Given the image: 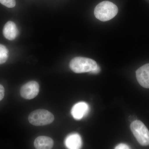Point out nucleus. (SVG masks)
Masks as SVG:
<instances>
[{
	"label": "nucleus",
	"mask_w": 149,
	"mask_h": 149,
	"mask_svg": "<svg viewBox=\"0 0 149 149\" xmlns=\"http://www.w3.org/2000/svg\"><path fill=\"white\" fill-rule=\"evenodd\" d=\"M98 65L94 60L83 57H76L71 60L69 66L76 73L90 72L95 69Z\"/></svg>",
	"instance_id": "f03ea898"
},
{
	"label": "nucleus",
	"mask_w": 149,
	"mask_h": 149,
	"mask_svg": "<svg viewBox=\"0 0 149 149\" xmlns=\"http://www.w3.org/2000/svg\"><path fill=\"white\" fill-rule=\"evenodd\" d=\"M130 129L138 142L143 146L149 145V131L143 122L139 120L133 121Z\"/></svg>",
	"instance_id": "20e7f679"
},
{
	"label": "nucleus",
	"mask_w": 149,
	"mask_h": 149,
	"mask_svg": "<svg viewBox=\"0 0 149 149\" xmlns=\"http://www.w3.org/2000/svg\"><path fill=\"white\" fill-rule=\"evenodd\" d=\"M40 91V86L37 82L31 81L21 87L20 95L22 97L27 100L34 98L38 95Z\"/></svg>",
	"instance_id": "39448f33"
},
{
	"label": "nucleus",
	"mask_w": 149,
	"mask_h": 149,
	"mask_svg": "<svg viewBox=\"0 0 149 149\" xmlns=\"http://www.w3.org/2000/svg\"><path fill=\"white\" fill-rule=\"evenodd\" d=\"M100 67L98 65L97 66V68H96L94 70H93V71H91V72H90V73H92V74H97V73H98L99 72H100Z\"/></svg>",
	"instance_id": "2eb2a0df"
},
{
	"label": "nucleus",
	"mask_w": 149,
	"mask_h": 149,
	"mask_svg": "<svg viewBox=\"0 0 149 149\" xmlns=\"http://www.w3.org/2000/svg\"><path fill=\"white\" fill-rule=\"evenodd\" d=\"M65 143L67 148L70 149L81 148L83 144L81 136L76 133L68 135L65 139Z\"/></svg>",
	"instance_id": "6e6552de"
},
{
	"label": "nucleus",
	"mask_w": 149,
	"mask_h": 149,
	"mask_svg": "<svg viewBox=\"0 0 149 149\" xmlns=\"http://www.w3.org/2000/svg\"><path fill=\"white\" fill-rule=\"evenodd\" d=\"M130 148V147L128 145L123 143L118 144L115 148V149H128Z\"/></svg>",
	"instance_id": "ddd939ff"
},
{
	"label": "nucleus",
	"mask_w": 149,
	"mask_h": 149,
	"mask_svg": "<svg viewBox=\"0 0 149 149\" xmlns=\"http://www.w3.org/2000/svg\"><path fill=\"white\" fill-rule=\"evenodd\" d=\"M8 56V50L3 45L0 44V64L5 63Z\"/></svg>",
	"instance_id": "9b49d317"
},
{
	"label": "nucleus",
	"mask_w": 149,
	"mask_h": 149,
	"mask_svg": "<svg viewBox=\"0 0 149 149\" xmlns=\"http://www.w3.org/2000/svg\"><path fill=\"white\" fill-rule=\"evenodd\" d=\"M3 35L7 40H13L17 37L18 30L16 24L12 21H8L4 26Z\"/></svg>",
	"instance_id": "1a4fd4ad"
},
{
	"label": "nucleus",
	"mask_w": 149,
	"mask_h": 149,
	"mask_svg": "<svg viewBox=\"0 0 149 149\" xmlns=\"http://www.w3.org/2000/svg\"><path fill=\"white\" fill-rule=\"evenodd\" d=\"M118 12L117 6L109 1H104L98 4L94 10L96 18L102 21L110 20L116 16Z\"/></svg>",
	"instance_id": "f257e3e1"
},
{
	"label": "nucleus",
	"mask_w": 149,
	"mask_h": 149,
	"mask_svg": "<svg viewBox=\"0 0 149 149\" xmlns=\"http://www.w3.org/2000/svg\"><path fill=\"white\" fill-rule=\"evenodd\" d=\"M90 111V107L87 103L79 102L75 104L71 110L72 117L75 120H79L88 114Z\"/></svg>",
	"instance_id": "423d86ee"
},
{
	"label": "nucleus",
	"mask_w": 149,
	"mask_h": 149,
	"mask_svg": "<svg viewBox=\"0 0 149 149\" xmlns=\"http://www.w3.org/2000/svg\"><path fill=\"white\" fill-rule=\"evenodd\" d=\"M34 146L37 149H50L53 147L54 141L50 137L40 136L34 141Z\"/></svg>",
	"instance_id": "9d476101"
},
{
	"label": "nucleus",
	"mask_w": 149,
	"mask_h": 149,
	"mask_svg": "<svg viewBox=\"0 0 149 149\" xmlns=\"http://www.w3.org/2000/svg\"><path fill=\"white\" fill-rule=\"evenodd\" d=\"M0 3L9 8L14 7L16 5L15 0H0Z\"/></svg>",
	"instance_id": "f8f14e48"
},
{
	"label": "nucleus",
	"mask_w": 149,
	"mask_h": 149,
	"mask_svg": "<svg viewBox=\"0 0 149 149\" xmlns=\"http://www.w3.org/2000/svg\"><path fill=\"white\" fill-rule=\"evenodd\" d=\"M5 89L3 86L0 84V101L3 100L4 97Z\"/></svg>",
	"instance_id": "4468645a"
},
{
	"label": "nucleus",
	"mask_w": 149,
	"mask_h": 149,
	"mask_svg": "<svg viewBox=\"0 0 149 149\" xmlns=\"http://www.w3.org/2000/svg\"><path fill=\"white\" fill-rule=\"evenodd\" d=\"M138 82L144 88H149V63L141 66L136 71Z\"/></svg>",
	"instance_id": "0eeeda50"
},
{
	"label": "nucleus",
	"mask_w": 149,
	"mask_h": 149,
	"mask_svg": "<svg viewBox=\"0 0 149 149\" xmlns=\"http://www.w3.org/2000/svg\"><path fill=\"white\" fill-rule=\"evenodd\" d=\"M54 117L50 112L45 109H37L32 111L28 116L31 124L36 126H43L53 122Z\"/></svg>",
	"instance_id": "7ed1b4c3"
},
{
	"label": "nucleus",
	"mask_w": 149,
	"mask_h": 149,
	"mask_svg": "<svg viewBox=\"0 0 149 149\" xmlns=\"http://www.w3.org/2000/svg\"><path fill=\"white\" fill-rule=\"evenodd\" d=\"M129 119L130 121L133 122L134 120H136V116H131L129 117Z\"/></svg>",
	"instance_id": "dca6fc26"
}]
</instances>
